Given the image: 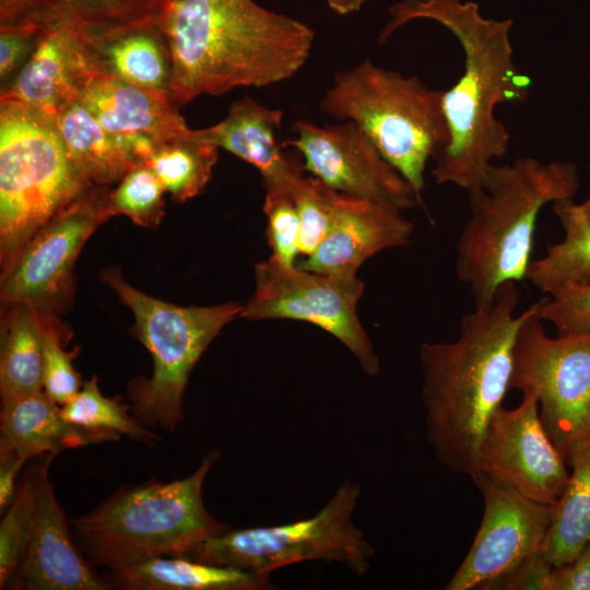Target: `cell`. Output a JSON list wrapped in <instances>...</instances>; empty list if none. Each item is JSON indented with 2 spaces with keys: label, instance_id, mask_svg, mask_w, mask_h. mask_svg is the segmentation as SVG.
<instances>
[{
  "label": "cell",
  "instance_id": "44dd1931",
  "mask_svg": "<svg viewBox=\"0 0 590 590\" xmlns=\"http://www.w3.org/2000/svg\"><path fill=\"white\" fill-rule=\"evenodd\" d=\"M79 36L94 78H115L170 94L172 54L160 19L98 37Z\"/></svg>",
  "mask_w": 590,
  "mask_h": 590
},
{
  "label": "cell",
  "instance_id": "7402d4cb",
  "mask_svg": "<svg viewBox=\"0 0 590 590\" xmlns=\"http://www.w3.org/2000/svg\"><path fill=\"white\" fill-rule=\"evenodd\" d=\"M1 404L0 451L13 452L25 460L119 438L115 433L69 423L61 409L43 390L14 397Z\"/></svg>",
  "mask_w": 590,
  "mask_h": 590
},
{
  "label": "cell",
  "instance_id": "8992f818",
  "mask_svg": "<svg viewBox=\"0 0 590 590\" xmlns=\"http://www.w3.org/2000/svg\"><path fill=\"white\" fill-rule=\"evenodd\" d=\"M442 94L415 75L403 76L365 59L334 75L319 108L340 121L355 122L422 202L426 165L450 138Z\"/></svg>",
  "mask_w": 590,
  "mask_h": 590
},
{
  "label": "cell",
  "instance_id": "8d00e7d4",
  "mask_svg": "<svg viewBox=\"0 0 590 590\" xmlns=\"http://www.w3.org/2000/svg\"><path fill=\"white\" fill-rule=\"evenodd\" d=\"M50 30L39 25L0 26V90L15 79Z\"/></svg>",
  "mask_w": 590,
  "mask_h": 590
},
{
  "label": "cell",
  "instance_id": "74e56055",
  "mask_svg": "<svg viewBox=\"0 0 590 590\" xmlns=\"http://www.w3.org/2000/svg\"><path fill=\"white\" fill-rule=\"evenodd\" d=\"M553 568L554 566L539 550L484 589L550 590Z\"/></svg>",
  "mask_w": 590,
  "mask_h": 590
},
{
  "label": "cell",
  "instance_id": "d6a6232c",
  "mask_svg": "<svg viewBox=\"0 0 590 590\" xmlns=\"http://www.w3.org/2000/svg\"><path fill=\"white\" fill-rule=\"evenodd\" d=\"M339 192L315 176L302 175L297 179L293 196L300 220L299 253L310 256L324 239Z\"/></svg>",
  "mask_w": 590,
  "mask_h": 590
},
{
  "label": "cell",
  "instance_id": "e0dca14e",
  "mask_svg": "<svg viewBox=\"0 0 590 590\" xmlns=\"http://www.w3.org/2000/svg\"><path fill=\"white\" fill-rule=\"evenodd\" d=\"M413 229L402 211L339 192L324 239L296 266L323 274L356 276L359 267L371 256L409 245Z\"/></svg>",
  "mask_w": 590,
  "mask_h": 590
},
{
  "label": "cell",
  "instance_id": "277c9868",
  "mask_svg": "<svg viewBox=\"0 0 590 590\" xmlns=\"http://www.w3.org/2000/svg\"><path fill=\"white\" fill-rule=\"evenodd\" d=\"M578 187L577 167L568 162L526 156L488 166L469 193L470 217L456 245L457 276L474 308L491 305L503 284L527 279L541 210L573 198Z\"/></svg>",
  "mask_w": 590,
  "mask_h": 590
},
{
  "label": "cell",
  "instance_id": "1f68e13d",
  "mask_svg": "<svg viewBox=\"0 0 590 590\" xmlns=\"http://www.w3.org/2000/svg\"><path fill=\"white\" fill-rule=\"evenodd\" d=\"M164 192L154 172L145 163L138 164L111 190V216L123 214L138 225L155 227L164 216Z\"/></svg>",
  "mask_w": 590,
  "mask_h": 590
},
{
  "label": "cell",
  "instance_id": "d590c367",
  "mask_svg": "<svg viewBox=\"0 0 590 590\" xmlns=\"http://www.w3.org/2000/svg\"><path fill=\"white\" fill-rule=\"evenodd\" d=\"M540 316L554 326L557 335L590 332V283L543 298Z\"/></svg>",
  "mask_w": 590,
  "mask_h": 590
},
{
  "label": "cell",
  "instance_id": "7bdbcfd3",
  "mask_svg": "<svg viewBox=\"0 0 590 590\" xmlns=\"http://www.w3.org/2000/svg\"><path fill=\"white\" fill-rule=\"evenodd\" d=\"M590 199V198H589Z\"/></svg>",
  "mask_w": 590,
  "mask_h": 590
},
{
  "label": "cell",
  "instance_id": "4316f807",
  "mask_svg": "<svg viewBox=\"0 0 590 590\" xmlns=\"http://www.w3.org/2000/svg\"><path fill=\"white\" fill-rule=\"evenodd\" d=\"M43 333V314L30 305H12L2 329L1 402L44 389Z\"/></svg>",
  "mask_w": 590,
  "mask_h": 590
},
{
  "label": "cell",
  "instance_id": "d4e9b609",
  "mask_svg": "<svg viewBox=\"0 0 590 590\" xmlns=\"http://www.w3.org/2000/svg\"><path fill=\"white\" fill-rule=\"evenodd\" d=\"M553 212L565 236L532 260L527 279L541 292L555 295L590 283V199L575 203L573 198L553 202Z\"/></svg>",
  "mask_w": 590,
  "mask_h": 590
},
{
  "label": "cell",
  "instance_id": "ac0fdd59",
  "mask_svg": "<svg viewBox=\"0 0 590 590\" xmlns=\"http://www.w3.org/2000/svg\"><path fill=\"white\" fill-rule=\"evenodd\" d=\"M282 118V109L267 107L245 96L232 103L227 116L220 122L203 129L188 128L184 137L222 148L251 164L261 174L266 189L293 191L303 174L276 142Z\"/></svg>",
  "mask_w": 590,
  "mask_h": 590
},
{
  "label": "cell",
  "instance_id": "7a4b0ae2",
  "mask_svg": "<svg viewBox=\"0 0 590 590\" xmlns=\"http://www.w3.org/2000/svg\"><path fill=\"white\" fill-rule=\"evenodd\" d=\"M160 24L178 105L285 81L305 66L315 39L305 23L253 0H168Z\"/></svg>",
  "mask_w": 590,
  "mask_h": 590
},
{
  "label": "cell",
  "instance_id": "d6986e66",
  "mask_svg": "<svg viewBox=\"0 0 590 590\" xmlns=\"http://www.w3.org/2000/svg\"><path fill=\"white\" fill-rule=\"evenodd\" d=\"M79 102L106 130L132 145L144 139L157 144L188 129L169 93L119 79L93 78Z\"/></svg>",
  "mask_w": 590,
  "mask_h": 590
},
{
  "label": "cell",
  "instance_id": "30bf717a",
  "mask_svg": "<svg viewBox=\"0 0 590 590\" xmlns=\"http://www.w3.org/2000/svg\"><path fill=\"white\" fill-rule=\"evenodd\" d=\"M542 303L530 305L517 333L509 388L536 398L541 422L568 461L590 440V332L550 337Z\"/></svg>",
  "mask_w": 590,
  "mask_h": 590
},
{
  "label": "cell",
  "instance_id": "83f0119b",
  "mask_svg": "<svg viewBox=\"0 0 590 590\" xmlns=\"http://www.w3.org/2000/svg\"><path fill=\"white\" fill-rule=\"evenodd\" d=\"M219 158L216 145L187 139L184 133L158 142L144 162L176 202L204 191Z\"/></svg>",
  "mask_w": 590,
  "mask_h": 590
},
{
  "label": "cell",
  "instance_id": "9a60e30c",
  "mask_svg": "<svg viewBox=\"0 0 590 590\" xmlns=\"http://www.w3.org/2000/svg\"><path fill=\"white\" fill-rule=\"evenodd\" d=\"M484 498L479 531L446 590L484 589L541 550L553 505L532 500L482 473L472 477Z\"/></svg>",
  "mask_w": 590,
  "mask_h": 590
},
{
  "label": "cell",
  "instance_id": "ffe728a7",
  "mask_svg": "<svg viewBox=\"0 0 590 590\" xmlns=\"http://www.w3.org/2000/svg\"><path fill=\"white\" fill-rule=\"evenodd\" d=\"M93 78L79 34L59 24L50 30L15 79L0 90V99L19 102L55 116L79 99Z\"/></svg>",
  "mask_w": 590,
  "mask_h": 590
},
{
  "label": "cell",
  "instance_id": "f35d334b",
  "mask_svg": "<svg viewBox=\"0 0 590 590\" xmlns=\"http://www.w3.org/2000/svg\"><path fill=\"white\" fill-rule=\"evenodd\" d=\"M60 24L55 0H0V26Z\"/></svg>",
  "mask_w": 590,
  "mask_h": 590
},
{
  "label": "cell",
  "instance_id": "4fadbf2b",
  "mask_svg": "<svg viewBox=\"0 0 590 590\" xmlns=\"http://www.w3.org/2000/svg\"><path fill=\"white\" fill-rule=\"evenodd\" d=\"M292 131L295 139L282 148H295L304 158V169L329 187L400 211L422 204L411 185L355 122L319 126L296 120Z\"/></svg>",
  "mask_w": 590,
  "mask_h": 590
},
{
  "label": "cell",
  "instance_id": "3957f363",
  "mask_svg": "<svg viewBox=\"0 0 590 590\" xmlns=\"http://www.w3.org/2000/svg\"><path fill=\"white\" fill-rule=\"evenodd\" d=\"M519 291L503 284L491 305L474 308L450 342L418 347L425 436L437 460L472 477L487 424L507 394L512 353L530 306L516 315Z\"/></svg>",
  "mask_w": 590,
  "mask_h": 590
},
{
  "label": "cell",
  "instance_id": "5bb4252c",
  "mask_svg": "<svg viewBox=\"0 0 590 590\" xmlns=\"http://www.w3.org/2000/svg\"><path fill=\"white\" fill-rule=\"evenodd\" d=\"M567 464L541 422L536 398L524 393L517 408L500 405L491 417L474 475L482 473L532 500L555 505L569 480Z\"/></svg>",
  "mask_w": 590,
  "mask_h": 590
},
{
  "label": "cell",
  "instance_id": "7c38bea8",
  "mask_svg": "<svg viewBox=\"0 0 590 590\" xmlns=\"http://www.w3.org/2000/svg\"><path fill=\"white\" fill-rule=\"evenodd\" d=\"M110 186H92L50 219L2 272L1 299L49 314L70 286L74 262L92 233L111 216Z\"/></svg>",
  "mask_w": 590,
  "mask_h": 590
},
{
  "label": "cell",
  "instance_id": "8fae6325",
  "mask_svg": "<svg viewBox=\"0 0 590 590\" xmlns=\"http://www.w3.org/2000/svg\"><path fill=\"white\" fill-rule=\"evenodd\" d=\"M256 287L239 317L310 322L338 339L369 376L380 364L357 314L365 284L356 276L323 274L284 266L275 258L255 266Z\"/></svg>",
  "mask_w": 590,
  "mask_h": 590
},
{
  "label": "cell",
  "instance_id": "4dcf8cb0",
  "mask_svg": "<svg viewBox=\"0 0 590 590\" xmlns=\"http://www.w3.org/2000/svg\"><path fill=\"white\" fill-rule=\"evenodd\" d=\"M36 491L31 470L25 473L16 496L0 526V588L11 583L33 536Z\"/></svg>",
  "mask_w": 590,
  "mask_h": 590
},
{
  "label": "cell",
  "instance_id": "603a6c76",
  "mask_svg": "<svg viewBox=\"0 0 590 590\" xmlns=\"http://www.w3.org/2000/svg\"><path fill=\"white\" fill-rule=\"evenodd\" d=\"M270 575L185 556H156L108 568L103 578L126 590H266L274 588Z\"/></svg>",
  "mask_w": 590,
  "mask_h": 590
},
{
  "label": "cell",
  "instance_id": "52a82bcc",
  "mask_svg": "<svg viewBox=\"0 0 590 590\" xmlns=\"http://www.w3.org/2000/svg\"><path fill=\"white\" fill-rule=\"evenodd\" d=\"M88 187L68 155L54 115L0 99L2 272L50 219Z\"/></svg>",
  "mask_w": 590,
  "mask_h": 590
},
{
  "label": "cell",
  "instance_id": "f1b7e54d",
  "mask_svg": "<svg viewBox=\"0 0 590 590\" xmlns=\"http://www.w3.org/2000/svg\"><path fill=\"white\" fill-rule=\"evenodd\" d=\"M168 0H55L60 24L93 38L158 20Z\"/></svg>",
  "mask_w": 590,
  "mask_h": 590
},
{
  "label": "cell",
  "instance_id": "ee69618b",
  "mask_svg": "<svg viewBox=\"0 0 590 590\" xmlns=\"http://www.w3.org/2000/svg\"><path fill=\"white\" fill-rule=\"evenodd\" d=\"M590 441V440H589Z\"/></svg>",
  "mask_w": 590,
  "mask_h": 590
},
{
  "label": "cell",
  "instance_id": "2e32d148",
  "mask_svg": "<svg viewBox=\"0 0 590 590\" xmlns=\"http://www.w3.org/2000/svg\"><path fill=\"white\" fill-rule=\"evenodd\" d=\"M55 456L31 469L36 491L33 536L10 586L27 590H108L85 559L69 529L49 481L48 467Z\"/></svg>",
  "mask_w": 590,
  "mask_h": 590
},
{
  "label": "cell",
  "instance_id": "ab89813d",
  "mask_svg": "<svg viewBox=\"0 0 590 590\" xmlns=\"http://www.w3.org/2000/svg\"><path fill=\"white\" fill-rule=\"evenodd\" d=\"M550 590H590V542L571 562L554 566Z\"/></svg>",
  "mask_w": 590,
  "mask_h": 590
},
{
  "label": "cell",
  "instance_id": "f546056e",
  "mask_svg": "<svg viewBox=\"0 0 590 590\" xmlns=\"http://www.w3.org/2000/svg\"><path fill=\"white\" fill-rule=\"evenodd\" d=\"M61 412L69 423L86 429L123 434L149 445L160 439L157 434L131 417L126 405L104 397L96 376L83 384L78 394L62 405Z\"/></svg>",
  "mask_w": 590,
  "mask_h": 590
},
{
  "label": "cell",
  "instance_id": "ba28073f",
  "mask_svg": "<svg viewBox=\"0 0 590 590\" xmlns=\"http://www.w3.org/2000/svg\"><path fill=\"white\" fill-rule=\"evenodd\" d=\"M134 316V333L153 358L150 378L129 389L132 412L145 427L174 430L182 420V398L189 375L222 328L239 317L243 305L177 306L134 288L117 269L102 273Z\"/></svg>",
  "mask_w": 590,
  "mask_h": 590
},
{
  "label": "cell",
  "instance_id": "b9f144b4",
  "mask_svg": "<svg viewBox=\"0 0 590 590\" xmlns=\"http://www.w3.org/2000/svg\"><path fill=\"white\" fill-rule=\"evenodd\" d=\"M328 7L339 15L358 12L366 0H324Z\"/></svg>",
  "mask_w": 590,
  "mask_h": 590
},
{
  "label": "cell",
  "instance_id": "60d3db41",
  "mask_svg": "<svg viewBox=\"0 0 590 590\" xmlns=\"http://www.w3.org/2000/svg\"><path fill=\"white\" fill-rule=\"evenodd\" d=\"M25 459L8 451H0V512L7 511L13 503L17 489L16 476Z\"/></svg>",
  "mask_w": 590,
  "mask_h": 590
},
{
  "label": "cell",
  "instance_id": "e575fe53",
  "mask_svg": "<svg viewBox=\"0 0 590 590\" xmlns=\"http://www.w3.org/2000/svg\"><path fill=\"white\" fill-rule=\"evenodd\" d=\"M43 386L47 396L58 404H66L82 388L79 373L72 361L76 351L63 350L57 329L49 321V314H43Z\"/></svg>",
  "mask_w": 590,
  "mask_h": 590
},
{
  "label": "cell",
  "instance_id": "484cf974",
  "mask_svg": "<svg viewBox=\"0 0 590 590\" xmlns=\"http://www.w3.org/2000/svg\"><path fill=\"white\" fill-rule=\"evenodd\" d=\"M568 483L553 505L541 551L553 566L571 562L590 542V441L577 446L567 461Z\"/></svg>",
  "mask_w": 590,
  "mask_h": 590
},
{
  "label": "cell",
  "instance_id": "836d02e7",
  "mask_svg": "<svg viewBox=\"0 0 590 590\" xmlns=\"http://www.w3.org/2000/svg\"><path fill=\"white\" fill-rule=\"evenodd\" d=\"M263 212L271 256L284 266H296L300 220L293 191L266 189Z\"/></svg>",
  "mask_w": 590,
  "mask_h": 590
},
{
  "label": "cell",
  "instance_id": "6da1fadb",
  "mask_svg": "<svg viewBox=\"0 0 590 590\" xmlns=\"http://www.w3.org/2000/svg\"><path fill=\"white\" fill-rule=\"evenodd\" d=\"M388 17L377 38L380 44L404 24L426 19L445 26L461 45L463 74L442 94L450 138L432 160V176L439 185L470 193L509 146V132L495 116L497 105L526 102L531 85L514 61L512 21L486 19L477 3L461 0H399L388 8Z\"/></svg>",
  "mask_w": 590,
  "mask_h": 590
},
{
  "label": "cell",
  "instance_id": "5b68a950",
  "mask_svg": "<svg viewBox=\"0 0 590 590\" xmlns=\"http://www.w3.org/2000/svg\"><path fill=\"white\" fill-rule=\"evenodd\" d=\"M219 458L213 450L185 479L120 489L71 520L80 551L92 566L114 568L156 556H187L204 540L231 530L202 498L204 480Z\"/></svg>",
  "mask_w": 590,
  "mask_h": 590
},
{
  "label": "cell",
  "instance_id": "9c48e42d",
  "mask_svg": "<svg viewBox=\"0 0 590 590\" xmlns=\"http://www.w3.org/2000/svg\"><path fill=\"white\" fill-rule=\"evenodd\" d=\"M361 487L344 481L314 516L291 523L228 530L201 542L185 557L256 574L296 563H340L365 575L375 548L353 522Z\"/></svg>",
  "mask_w": 590,
  "mask_h": 590
},
{
  "label": "cell",
  "instance_id": "cb8c5ba5",
  "mask_svg": "<svg viewBox=\"0 0 590 590\" xmlns=\"http://www.w3.org/2000/svg\"><path fill=\"white\" fill-rule=\"evenodd\" d=\"M55 119L69 157L92 186L118 182L141 164L129 141L106 130L79 99L62 107Z\"/></svg>",
  "mask_w": 590,
  "mask_h": 590
}]
</instances>
